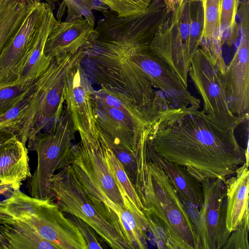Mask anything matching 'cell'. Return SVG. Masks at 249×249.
<instances>
[{
    "mask_svg": "<svg viewBox=\"0 0 249 249\" xmlns=\"http://www.w3.org/2000/svg\"></svg>",
    "mask_w": 249,
    "mask_h": 249,
    "instance_id": "obj_41",
    "label": "cell"
},
{
    "mask_svg": "<svg viewBox=\"0 0 249 249\" xmlns=\"http://www.w3.org/2000/svg\"><path fill=\"white\" fill-rule=\"evenodd\" d=\"M77 64L70 71L64 92V101L74 127L81 138L94 139L99 131L91 104L93 90L87 73Z\"/></svg>",
    "mask_w": 249,
    "mask_h": 249,
    "instance_id": "obj_15",
    "label": "cell"
},
{
    "mask_svg": "<svg viewBox=\"0 0 249 249\" xmlns=\"http://www.w3.org/2000/svg\"><path fill=\"white\" fill-rule=\"evenodd\" d=\"M31 92L10 109L0 111V129H12L18 136L26 113Z\"/></svg>",
    "mask_w": 249,
    "mask_h": 249,
    "instance_id": "obj_29",
    "label": "cell"
},
{
    "mask_svg": "<svg viewBox=\"0 0 249 249\" xmlns=\"http://www.w3.org/2000/svg\"><path fill=\"white\" fill-rule=\"evenodd\" d=\"M107 5L120 17H126L143 12L153 0H97Z\"/></svg>",
    "mask_w": 249,
    "mask_h": 249,
    "instance_id": "obj_31",
    "label": "cell"
},
{
    "mask_svg": "<svg viewBox=\"0 0 249 249\" xmlns=\"http://www.w3.org/2000/svg\"><path fill=\"white\" fill-rule=\"evenodd\" d=\"M106 157L110 170L122 194L124 195L135 207L143 211V206L133 184L127 175L123 165L116 158L108 144L106 149Z\"/></svg>",
    "mask_w": 249,
    "mask_h": 249,
    "instance_id": "obj_26",
    "label": "cell"
},
{
    "mask_svg": "<svg viewBox=\"0 0 249 249\" xmlns=\"http://www.w3.org/2000/svg\"><path fill=\"white\" fill-rule=\"evenodd\" d=\"M204 12V29L199 47L212 56L219 71L225 72L227 65L223 57L221 32V0H200Z\"/></svg>",
    "mask_w": 249,
    "mask_h": 249,
    "instance_id": "obj_21",
    "label": "cell"
},
{
    "mask_svg": "<svg viewBox=\"0 0 249 249\" xmlns=\"http://www.w3.org/2000/svg\"><path fill=\"white\" fill-rule=\"evenodd\" d=\"M143 212L148 224V231L152 235L158 249H175L164 223L149 209Z\"/></svg>",
    "mask_w": 249,
    "mask_h": 249,
    "instance_id": "obj_30",
    "label": "cell"
},
{
    "mask_svg": "<svg viewBox=\"0 0 249 249\" xmlns=\"http://www.w3.org/2000/svg\"><path fill=\"white\" fill-rule=\"evenodd\" d=\"M200 182L203 194L201 208H185L194 225L197 249H221L231 233L226 227L225 184L217 178Z\"/></svg>",
    "mask_w": 249,
    "mask_h": 249,
    "instance_id": "obj_10",
    "label": "cell"
},
{
    "mask_svg": "<svg viewBox=\"0 0 249 249\" xmlns=\"http://www.w3.org/2000/svg\"><path fill=\"white\" fill-rule=\"evenodd\" d=\"M104 137L110 148L123 165L127 175L134 185L137 170L136 153L133 150L125 147L120 143L113 142L105 136Z\"/></svg>",
    "mask_w": 249,
    "mask_h": 249,
    "instance_id": "obj_33",
    "label": "cell"
},
{
    "mask_svg": "<svg viewBox=\"0 0 249 249\" xmlns=\"http://www.w3.org/2000/svg\"><path fill=\"white\" fill-rule=\"evenodd\" d=\"M246 163L225 182L226 227L231 233L238 227L249 212V171Z\"/></svg>",
    "mask_w": 249,
    "mask_h": 249,
    "instance_id": "obj_20",
    "label": "cell"
},
{
    "mask_svg": "<svg viewBox=\"0 0 249 249\" xmlns=\"http://www.w3.org/2000/svg\"><path fill=\"white\" fill-rule=\"evenodd\" d=\"M237 15L240 42L222 79L231 111L235 116L249 118V0L240 1Z\"/></svg>",
    "mask_w": 249,
    "mask_h": 249,
    "instance_id": "obj_13",
    "label": "cell"
},
{
    "mask_svg": "<svg viewBox=\"0 0 249 249\" xmlns=\"http://www.w3.org/2000/svg\"><path fill=\"white\" fill-rule=\"evenodd\" d=\"M153 149L167 160L185 167L201 181L217 178L224 183L246 163L234 129L219 126L198 108L165 110L147 127Z\"/></svg>",
    "mask_w": 249,
    "mask_h": 249,
    "instance_id": "obj_1",
    "label": "cell"
},
{
    "mask_svg": "<svg viewBox=\"0 0 249 249\" xmlns=\"http://www.w3.org/2000/svg\"><path fill=\"white\" fill-rule=\"evenodd\" d=\"M85 48L56 56L34 84L26 113L18 135L26 145L46 130L54 131L63 114L64 92L71 70L82 60Z\"/></svg>",
    "mask_w": 249,
    "mask_h": 249,
    "instance_id": "obj_4",
    "label": "cell"
},
{
    "mask_svg": "<svg viewBox=\"0 0 249 249\" xmlns=\"http://www.w3.org/2000/svg\"><path fill=\"white\" fill-rule=\"evenodd\" d=\"M67 213V218L78 228L83 235L87 243L88 249L103 248L96 237L92 229L87 223L74 215Z\"/></svg>",
    "mask_w": 249,
    "mask_h": 249,
    "instance_id": "obj_35",
    "label": "cell"
},
{
    "mask_svg": "<svg viewBox=\"0 0 249 249\" xmlns=\"http://www.w3.org/2000/svg\"><path fill=\"white\" fill-rule=\"evenodd\" d=\"M163 1L169 13L174 11L178 4V0H163Z\"/></svg>",
    "mask_w": 249,
    "mask_h": 249,
    "instance_id": "obj_38",
    "label": "cell"
},
{
    "mask_svg": "<svg viewBox=\"0 0 249 249\" xmlns=\"http://www.w3.org/2000/svg\"><path fill=\"white\" fill-rule=\"evenodd\" d=\"M136 154L137 170L134 186L144 209H149L164 223L175 249H197L190 216L166 173L149 155L143 132Z\"/></svg>",
    "mask_w": 249,
    "mask_h": 249,
    "instance_id": "obj_3",
    "label": "cell"
},
{
    "mask_svg": "<svg viewBox=\"0 0 249 249\" xmlns=\"http://www.w3.org/2000/svg\"><path fill=\"white\" fill-rule=\"evenodd\" d=\"M240 0H221V32L222 44L231 46L240 36L239 25L236 20Z\"/></svg>",
    "mask_w": 249,
    "mask_h": 249,
    "instance_id": "obj_27",
    "label": "cell"
},
{
    "mask_svg": "<svg viewBox=\"0 0 249 249\" xmlns=\"http://www.w3.org/2000/svg\"><path fill=\"white\" fill-rule=\"evenodd\" d=\"M46 3L38 2L0 53V88L18 84L27 56L37 37Z\"/></svg>",
    "mask_w": 249,
    "mask_h": 249,
    "instance_id": "obj_14",
    "label": "cell"
},
{
    "mask_svg": "<svg viewBox=\"0 0 249 249\" xmlns=\"http://www.w3.org/2000/svg\"><path fill=\"white\" fill-rule=\"evenodd\" d=\"M181 1V0H178V4Z\"/></svg>",
    "mask_w": 249,
    "mask_h": 249,
    "instance_id": "obj_40",
    "label": "cell"
},
{
    "mask_svg": "<svg viewBox=\"0 0 249 249\" xmlns=\"http://www.w3.org/2000/svg\"><path fill=\"white\" fill-rule=\"evenodd\" d=\"M52 10L55 7L57 0H45ZM68 9L66 20L71 21L84 17L92 27L95 26V18L92 10L97 9L91 0H63Z\"/></svg>",
    "mask_w": 249,
    "mask_h": 249,
    "instance_id": "obj_28",
    "label": "cell"
},
{
    "mask_svg": "<svg viewBox=\"0 0 249 249\" xmlns=\"http://www.w3.org/2000/svg\"><path fill=\"white\" fill-rule=\"evenodd\" d=\"M95 29L97 40L124 46H149L170 14L163 0H153L142 13L126 17L104 11Z\"/></svg>",
    "mask_w": 249,
    "mask_h": 249,
    "instance_id": "obj_8",
    "label": "cell"
},
{
    "mask_svg": "<svg viewBox=\"0 0 249 249\" xmlns=\"http://www.w3.org/2000/svg\"><path fill=\"white\" fill-rule=\"evenodd\" d=\"M13 190L11 186L0 181V195H10Z\"/></svg>",
    "mask_w": 249,
    "mask_h": 249,
    "instance_id": "obj_37",
    "label": "cell"
},
{
    "mask_svg": "<svg viewBox=\"0 0 249 249\" xmlns=\"http://www.w3.org/2000/svg\"><path fill=\"white\" fill-rule=\"evenodd\" d=\"M80 64L94 82L126 96L150 123L171 108L164 94L155 90L123 46L96 39L85 47Z\"/></svg>",
    "mask_w": 249,
    "mask_h": 249,
    "instance_id": "obj_2",
    "label": "cell"
},
{
    "mask_svg": "<svg viewBox=\"0 0 249 249\" xmlns=\"http://www.w3.org/2000/svg\"><path fill=\"white\" fill-rule=\"evenodd\" d=\"M17 136H18L17 134L12 129H0V144Z\"/></svg>",
    "mask_w": 249,
    "mask_h": 249,
    "instance_id": "obj_36",
    "label": "cell"
},
{
    "mask_svg": "<svg viewBox=\"0 0 249 249\" xmlns=\"http://www.w3.org/2000/svg\"><path fill=\"white\" fill-rule=\"evenodd\" d=\"M146 150L168 176L184 206L199 209L203 203V194L201 182L184 167L173 163L157 154L147 138V128L143 131Z\"/></svg>",
    "mask_w": 249,
    "mask_h": 249,
    "instance_id": "obj_17",
    "label": "cell"
},
{
    "mask_svg": "<svg viewBox=\"0 0 249 249\" xmlns=\"http://www.w3.org/2000/svg\"><path fill=\"white\" fill-rule=\"evenodd\" d=\"M123 46L152 86L164 94L172 108H199L200 100L192 95L170 65L149 46Z\"/></svg>",
    "mask_w": 249,
    "mask_h": 249,
    "instance_id": "obj_12",
    "label": "cell"
},
{
    "mask_svg": "<svg viewBox=\"0 0 249 249\" xmlns=\"http://www.w3.org/2000/svg\"><path fill=\"white\" fill-rule=\"evenodd\" d=\"M51 198L62 212L87 223L113 249H128L119 224L103 204L94 202L77 179L71 165L54 174L50 182Z\"/></svg>",
    "mask_w": 249,
    "mask_h": 249,
    "instance_id": "obj_5",
    "label": "cell"
},
{
    "mask_svg": "<svg viewBox=\"0 0 249 249\" xmlns=\"http://www.w3.org/2000/svg\"><path fill=\"white\" fill-rule=\"evenodd\" d=\"M190 0H181L156 34L149 47L167 62L188 88L193 56L190 46Z\"/></svg>",
    "mask_w": 249,
    "mask_h": 249,
    "instance_id": "obj_11",
    "label": "cell"
},
{
    "mask_svg": "<svg viewBox=\"0 0 249 249\" xmlns=\"http://www.w3.org/2000/svg\"><path fill=\"white\" fill-rule=\"evenodd\" d=\"M34 84L0 88V111L16 106L32 91Z\"/></svg>",
    "mask_w": 249,
    "mask_h": 249,
    "instance_id": "obj_32",
    "label": "cell"
},
{
    "mask_svg": "<svg viewBox=\"0 0 249 249\" xmlns=\"http://www.w3.org/2000/svg\"><path fill=\"white\" fill-rule=\"evenodd\" d=\"M57 21L52 9L46 3L37 37L20 73L19 84H34L49 66L53 58L46 55L44 49L48 36Z\"/></svg>",
    "mask_w": 249,
    "mask_h": 249,
    "instance_id": "obj_19",
    "label": "cell"
},
{
    "mask_svg": "<svg viewBox=\"0 0 249 249\" xmlns=\"http://www.w3.org/2000/svg\"><path fill=\"white\" fill-rule=\"evenodd\" d=\"M98 131L97 137L82 138L72 145L68 165L91 199L114 211L123 207L124 199L107 161V142L99 128Z\"/></svg>",
    "mask_w": 249,
    "mask_h": 249,
    "instance_id": "obj_6",
    "label": "cell"
},
{
    "mask_svg": "<svg viewBox=\"0 0 249 249\" xmlns=\"http://www.w3.org/2000/svg\"><path fill=\"white\" fill-rule=\"evenodd\" d=\"M188 75L202 99V111L219 126L234 130L249 120L231 113L222 75L212 56L200 47L191 59Z\"/></svg>",
    "mask_w": 249,
    "mask_h": 249,
    "instance_id": "obj_9",
    "label": "cell"
},
{
    "mask_svg": "<svg viewBox=\"0 0 249 249\" xmlns=\"http://www.w3.org/2000/svg\"><path fill=\"white\" fill-rule=\"evenodd\" d=\"M92 94L105 104L130 116L143 128L145 129L150 123L142 112L126 96L102 87L98 90L93 89Z\"/></svg>",
    "mask_w": 249,
    "mask_h": 249,
    "instance_id": "obj_25",
    "label": "cell"
},
{
    "mask_svg": "<svg viewBox=\"0 0 249 249\" xmlns=\"http://www.w3.org/2000/svg\"><path fill=\"white\" fill-rule=\"evenodd\" d=\"M75 131L71 114L66 107L54 131L41 133L28 144L31 150L36 152L37 157L36 168L28 185L31 196L51 199L50 180L56 170L68 165Z\"/></svg>",
    "mask_w": 249,
    "mask_h": 249,
    "instance_id": "obj_7",
    "label": "cell"
},
{
    "mask_svg": "<svg viewBox=\"0 0 249 249\" xmlns=\"http://www.w3.org/2000/svg\"><path fill=\"white\" fill-rule=\"evenodd\" d=\"M122 196L124 205L113 213L118 217L124 242L128 249H147L148 231L145 216L142 211L133 205L124 195Z\"/></svg>",
    "mask_w": 249,
    "mask_h": 249,
    "instance_id": "obj_22",
    "label": "cell"
},
{
    "mask_svg": "<svg viewBox=\"0 0 249 249\" xmlns=\"http://www.w3.org/2000/svg\"><path fill=\"white\" fill-rule=\"evenodd\" d=\"M249 212H247L237 228L231 232L223 249H249Z\"/></svg>",
    "mask_w": 249,
    "mask_h": 249,
    "instance_id": "obj_34",
    "label": "cell"
},
{
    "mask_svg": "<svg viewBox=\"0 0 249 249\" xmlns=\"http://www.w3.org/2000/svg\"><path fill=\"white\" fill-rule=\"evenodd\" d=\"M27 148L17 136L0 144V181L19 189L31 176Z\"/></svg>",
    "mask_w": 249,
    "mask_h": 249,
    "instance_id": "obj_18",
    "label": "cell"
},
{
    "mask_svg": "<svg viewBox=\"0 0 249 249\" xmlns=\"http://www.w3.org/2000/svg\"><path fill=\"white\" fill-rule=\"evenodd\" d=\"M0 249H7L5 241L0 232Z\"/></svg>",
    "mask_w": 249,
    "mask_h": 249,
    "instance_id": "obj_39",
    "label": "cell"
},
{
    "mask_svg": "<svg viewBox=\"0 0 249 249\" xmlns=\"http://www.w3.org/2000/svg\"><path fill=\"white\" fill-rule=\"evenodd\" d=\"M7 249H59L39 235L7 224H0Z\"/></svg>",
    "mask_w": 249,
    "mask_h": 249,
    "instance_id": "obj_24",
    "label": "cell"
},
{
    "mask_svg": "<svg viewBox=\"0 0 249 249\" xmlns=\"http://www.w3.org/2000/svg\"><path fill=\"white\" fill-rule=\"evenodd\" d=\"M91 97L96 123L104 136L110 141L120 143L136 153L138 142L134 135L124 128L103 108L92 92Z\"/></svg>",
    "mask_w": 249,
    "mask_h": 249,
    "instance_id": "obj_23",
    "label": "cell"
},
{
    "mask_svg": "<svg viewBox=\"0 0 249 249\" xmlns=\"http://www.w3.org/2000/svg\"><path fill=\"white\" fill-rule=\"evenodd\" d=\"M98 34L83 18L69 21L57 20L47 39L44 53L53 58L75 53L96 40Z\"/></svg>",
    "mask_w": 249,
    "mask_h": 249,
    "instance_id": "obj_16",
    "label": "cell"
}]
</instances>
